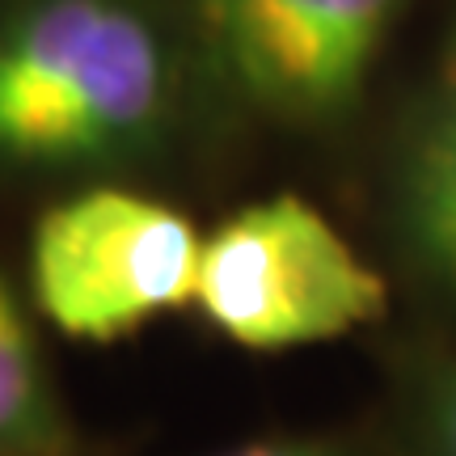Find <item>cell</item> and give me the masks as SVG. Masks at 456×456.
I'll list each match as a JSON object with an SVG mask.
<instances>
[{
    "label": "cell",
    "instance_id": "obj_7",
    "mask_svg": "<svg viewBox=\"0 0 456 456\" xmlns=\"http://www.w3.org/2000/svg\"><path fill=\"white\" fill-rule=\"evenodd\" d=\"M224 456H346L338 440H322V436H292V440H258L245 444L237 452Z\"/></svg>",
    "mask_w": 456,
    "mask_h": 456
},
{
    "label": "cell",
    "instance_id": "obj_8",
    "mask_svg": "<svg viewBox=\"0 0 456 456\" xmlns=\"http://www.w3.org/2000/svg\"><path fill=\"white\" fill-rule=\"evenodd\" d=\"M431 456H456V372L431 402Z\"/></svg>",
    "mask_w": 456,
    "mask_h": 456
},
{
    "label": "cell",
    "instance_id": "obj_5",
    "mask_svg": "<svg viewBox=\"0 0 456 456\" xmlns=\"http://www.w3.org/2000/svg\"><path fill=\"white\" fill-rule=\"evenodd\" d=\"M402 228L431 275L456 292V30L402 148Z\"/></svg>",
    "mask_w": 456,
    "mask_h": 456
},
{
    "label": "cell",
    "instance_id": "obj_4",
    "mask_svg": "<svg viewBox=\"0 0 456 456\" xmlns=\"http://www.w3.org/2000/svg\"><path fill=\"white\" fill-rule=\"evenodd\" d=\"M228 85L266 118L317 127L355 106L402 0H195Z\"/></svg>",
    "mask_w": 456,
    "mask_h": 456
},
{
    "label": "cell",
    "instance_id": "obj_1",
    "mask_svg": "<svg viewBox=\"0 0 456 456\" xmlns=\"http://www.w3.org/2000/svg\"><path fill=\"white\" fill-rule=\"evenodd\" d=\"M182 51L148 0H13L0 13V165L114 169L165 140Z\"/></svg>",
    "mask_w": 456,
    "mask_h": 456
},
{
    "label": "cell",
    "instance_id": "obj_2",
    "mask_svg": "<svg viewBox=\"0 0 456 456\" xmlns=\"http://www.w3.org/2000/svg\"><path fill=\"white\" fill-rule=\"evenodd\" d=\"M195 309L232 346L283 355L385 322L389 283L322 208L271 195L203 232Z\"/></svg>",
    "mask_w": 456,
    "mask_h": 456
},
{
    "label": "cell",
    "instance_id": "obj_6",
    "mask_svg": "<svg viewBox=\"0 0 456 456\" xmlns=\"http://www.w3.org/2000/svg\"><path fill=\"white\" fill-rule=\"evenodd\" d=\"M68 414L51 380L30 313L0 275V456H64Z\"/></svg>",
    "mask_w": 456,
    "mask_h": 456
},
{
    "label": "cell",
    "instance_id": "obj_3",
    "mask_svg": "<svg viewBox=\"0 0 456 456\" xmlns=\"http://www.w3.org/2000/svg\"><path fill=\"white\" fill-rule=\"evenodd\" d=\"M203 232L191 216L123 186H89L38 216L30 296L77 342H118L195 305Z\"/></svg>",
    "mask_w": 456,
    "mask_h": 456
}]
</instances>
